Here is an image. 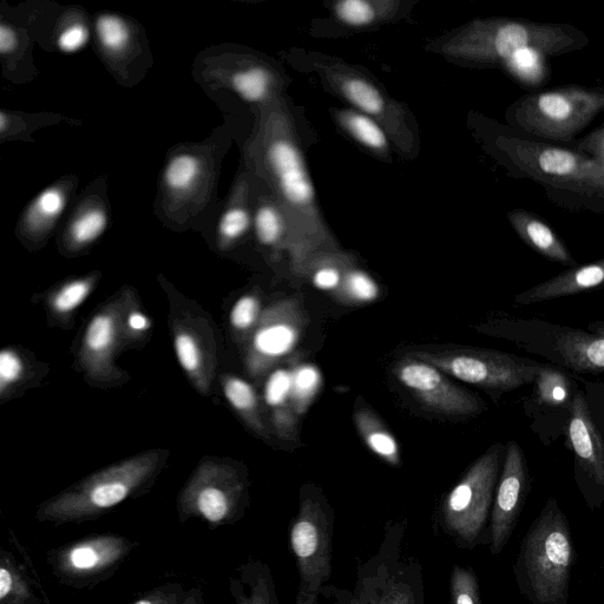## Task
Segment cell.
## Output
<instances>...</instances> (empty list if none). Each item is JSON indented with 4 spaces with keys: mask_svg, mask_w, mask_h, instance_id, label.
<instances>
[{
    "mask_svg": "<svg viewBox=\"0 0 604 604\" xmlns=\"http://www.w3.org/2000/svg\"><path fill=\"white\" fill-rule=\"evenodd\" d=\"M501 150L511 174L536 183L556 207L604 214V163L516 131L501 137Z\"/></svg>",
    "mask_w": 604,
    "mask_h": 604,
    "instance_id": "6da1fadb",
    "label": "cell"
},
{
    "mask_svg": "<svg viewBox=\"0 0 604 604\" xmlns=\"http://www.w3.org/2000/svg\"><path fill=\"white\" fill-rule=\"evenodd\" d=\"M166 461L167 453L148 451L97 471L39 505L37 521L55 527L96 521L117 505L142 495Z\"/></svg>",
    "mask_w": 604,
    "mask_h": 604,
    "instance_id": "7a4b0ae2",
    "label": "cell"
},
{
    "mask_svg": "<svg viewBox=\"0 0 604 604\" xmlns=\"http://www.w3.org/2000/svg\"><path fill=\"white\" fill-rule=\"evenodd\" d=\"M604 111V85L569 84L524 95L511 105L516 133L553 144L571 143Z\"/></svg>",
    "mask_w": 604,
    "mask_h": 604,
    "instance_id": "3957f363",
    "label": "cell"
},
{
    "mask_svg": "<svg viewBox=\"0 0 604 604\" xmlns=\"http://www.w3.org/2000/svg\"><path fill=\"white\" fill-rule=\"evenodd\" d=\"M248 501L245 472L235 464L206 459L181 490L176 509L181 523L200 520L218 529L240 522Z\"/></svg>",
    "mask_w": 604,
    "mask_h": 604,
    "instance_id": "277c9868",
    "label": "cell"
},
{
    "mask_svg": "<svg viewBox=\"0 0 604 604\" xmlns=\"http://www.w3.org/2000/svg\"><path fill=\"white\" fill-rule=\"evenodd\" d=\"M512 328L518 346L551 365L580 374L604 372V321L589 324L587 331L536 319L514 321Z\"/></svg>",
    "mask_w": 604,
    "mask_h": 604,
    "instance_id": "5b68a950",
    "label": "cell"
},
{
    "mask_svg": "<svg viewBox=\"0 0 604 604\" xmlns=\"http://www.w3.org/2000/svg\"><path fill=\"white\" fill-rule=\"evenodd\" d=\"M407 356L437 367L446 376L497 393L511 392L534 384L543 365L514 354L479 349L422 351L412 352Z\"/></svg>",
    "mask_w": 604,
    "mask_h": 604,
    "instance_id": "8992f818",
    "label": "cell"
},
{
    "mask_svg": "<svg viewBox=\"0 0 604 604\" xmlns=\"http://www.w3.org/2000/svg\"><path fill=\"white\" fill-rule=\"evenodd\" d=\"M573 549L566 521L547 508L528 535L524 567L531 592L541 604H556L567 595Z\"/></svg>",
    "mask_w": 604,
    "mask_h": 604,
    "instance_id": "52a82bcc",
    "label": "cell"
},
{
    "mask_svg": "<svg viewBox=\"0 0 604 604\" xmlns=\"http://www.w3.org/2000/svg\"><path fill=\"white\" fill-rule=\"evenodd\" d=\"M333 527L332 511L326 503L311 495L301 498L290 534L299 571L295 604H318L320 590L330 580Z\"/></svg>",
    "mask_w": 604,
    "mask_h": 604,
    "instance_id": "ba28073f",
    "label": "cell"
},
{
    "mask_svg": "<svg viewBox=\"0 0 604 604\" xmlns=\"http://www.w3.org/2000/svg\"><path fill=\"white\" fill-rule=\"evenodd\" d=\"M139 542L118 534L90 535L48 551L51 574L64 587L91 589L113 577Z\"/></svg>",
    "mask_w": 604,
    "mask_h": 604,
    "instance_id": "9c48e42d",
    "label": "cell"
},
{
    "mask_svg": "<svg viewBox=\"0 0 604 604\" xmlns=\"http://www.w3.org/2000/svg\"><path fill=\"white\" fill-rule=\"evenodd\" d=\"M504 453L505 446L492 445L446 497L445 528L465 542H474L487 523Z\"/></svg>",
    "mask_w": 604,
    "mask_h": 604,
    "instance_id": "30bf717a",
    "label": "cell"
},
{
    "mask_svg": "<svg viewBox=\"0 0 604 604\" xmlns=\"http://www.w3.org/2000/svg\"><path fill=\"white\" fill-rule=\"evenodd\" d=\"M307 321L305 307L298 297L280 299L266 307L246 350L249 376H265L287 357L299 343Z\"/></svg>",
    "mask_w": 604,
    "mask_h": 604,
    "instance_id": "8fae6325",
    "label": "cell"
},
{
    "mask_svg": "<svg viewBox=\"0 0 604 604\" xmlns=\"http://www.w3.org/2000/svg\"><path fill=\"white\" fill-rule=\"evenodd\" d=\"M131 293L124 292L94 315L87 326L78 352V361L90 380L97 384L123 382L124 372L115 356L124 336H128L127 318L133 304Z\"/></svg>",
    "mask_w": 604,
    "mask_h": 604,
    "instance_id": "7c38bea8",
    "label": "cell"
},
{
    "mask_svg": "<svg viewBox=\"0 0 604 604\" xmlns=\"http://www.w3.org/2000/svg\"><path fill=\"white\" fill-rule=\"evenodd\" d=\"M393 373L420 404L433 412L472 417L487 409L481 398L453 384L443 371L425 361L406 356L398 361Z\"/></svg>",
    "mask_w": 604,
    "mask_h": 604,
    "instance_id": "4fadbf2b",
    "label": "cell"
},
{
    "mask_svg": "<svg viewBox=\"0 0 604 604\" xmlns=\"http://www.w3.org/2000/svg\"><path fill=\"white\" fill-rule=\"evenodd\" d=\"M528 487L523 450L517 442L505 445L504 465L491 518V551L501 553L509 541Z\"/></svg>",
    "mask_w": 604,
    "mask_h": 604,
    "instance_id": "5bb4252c",
    "label": "cell"
},
{
    "mask_svg": "<svg viewBox=\"0 0 604 604\" xmlns=\"http://www.w3.org/2000/svg\"><path fill=\"white\" fill-rule=\"evenodd\" d=\"M567 437L577 465L604 488V430L584 391L576 392L571 405Z\"/></svg>",
    "mask_w": 604,
    "mask_h": 604,
    "instance_id": "9a60e30c",
    "label": "cell"
},
{
    "mask_svg": "<svg viewBox=\"0 0 604 604\" xmlns=\"http://www.w3.org/2000/svg\"><path fill=\"white\" fill-rule=\"evenodd\" d=\"M199 320L179 319L173 326L176 358L190 382L202 395H208L214 373V346H208V336Z\"/></svg>",
    "mask_w": 604,
    "mask_h": 604,
    "instance_id": "2e32d148",
    "label": "cell"
},
{
    "mask_svg": "<svg viewBox=\"0 0 604 604\" xmlns=\"http://www.w3.org/2000/svg\"><path fill=\"white\" fill-rule=\"evenodd\" d=\"M604 287V258L569 268L540 285L518 294L517 304L529 306L543 301L571 297Z\"/></svg>",
    "mask_w": 604,
    "mask_h": 604,
    "instance_id": "e0dca14e",
    "label": "cell"
},
{
    "mask_svg": "<svg viewBox=\"0 0 604 604\" xmlns=\"http://www.w3.org/2000/svg\"><path fill=\"white\" fill-rule=\"evenodd\" d=\"M508 219L518 238L544 259L569 268L579 266L560 235L540 215L516 208L511 210Z\"/></svg>",
    "mask_w": 604,
    "mask_h": 604,
    "instance_id": "ac0fdd59",
    "label": "cell"
},
{
    "mask_svg": "<svg viewBox=\"0 0 604 604\" xmlns=\"http://www.w3.org/2000/svg\"><path fill=\"white\" fill-rule=\"evenodd\" d=\"M268 156L286 200L294 206L311 205L314 189L299 150L290 142L277 141Z\"/></svg>",
    "mask_w": 604,
    "mask_h": 604,
    "instance_id": "d6986e66",
    "label": "cell"
},
{
    "mask_svg": "<svg viewBox=\"0 0 604 604\" xmlns=\"http://www.w3.org/2000/svg\"><path fill=\"white\" fill-rule=\"evenodd\" d=\"M229 592L235 604H280L271 569L253 558L235 569L229 579Z\"/></svg>",
    "mask_w": 604,
    "mask_h": 604,
    "instance_id": "ffe728a7",
    "label": "cell"
},
{
    "mask_svg": "<svg viewBox=\"0 0 604 604\" xmlns=\"http://www.w3.org/2000/svg\"><path fill=\"white\" fill-rule=\"evenodd\" d=\"M265 402L272 412V423L285 441L297 438L298 416L291 398V371L277 370L269 376L265 386Z\"/></svg>",
    "mask_w": 604,
    "mask_h": 604,
    "instance_id": "44dd1931",
    "label": "cell"
},
{
    "mask_svg": "<svg viewBox=\"0 0 604 604\" xmlns=\"http://www.w3.org/2000/svg\"><path fill=\"white\" fill-rule=\"evenodd\" d=\"M533 385L534 395L530 402L541 409L563 411L569 415L577 390L566 370L543 364Z\"/></svg>",
    "mask_w": 604,
    "mask_h": 604,
    "instance_id": "7402d4cb",
    "label": "cell"
},
{
    "mask_svg": "<svg viewBox=\"0 0 604 604\" xmlns=\"http://www.w3.org/2000/svg\"><path fill=\"white\" fill-rule=\"evenodd\" d=\"M0 604H42L28 571L10 551H0Z\"/></svg>",
    "mask_w": 604,
    "mask_h": 604,
    "instance_id": "603a6c76",
    "label": "cell"
},
{
    "mask_svg": "<svg viewBox=\"0 0 604 604\" xmlns=\"http://www.w3.org/2000/svg\"><path fill=\"white\" fill-rule=\"evenodd\" d=\"M353 422L360 437L372 452L390 465L398 466L400 464L399 445L396 438L392 436L376 413L369 407H361L354 412Z\"/></svg>",
    "mask_w": 604,
    "mask_h": 604,
    "instance_id": "cb8c5ba5",
    "label": "cell"
},
{
    "mask_svg": "<svg viewBox=\"0 0 604 604\" xmlns=\"http://www.w3.org/2000/svg\"><path fill=\"white\" fill-rule=\"evenodd\" d=\"M222 389L228 403L245 420L249 428L260 436H267V428L261 417L259 398L253 386L239 377L227 376L222 380Z\"/></svg>",
    "mask_w": 604,
    "mask_h": 604,
    "instance_id": "d4e9b609",
    "label": "cell"
},
{
    "mask_svg": "<svg viewBox=\"0 0 604 604\" xmlns=\"http://www.w3.org/2000/svg\"><path fill=\"white\" fill-rule=\"evenodd\" d=\"M548 58L542 52L525 49L518 51L503 67L522 87H542L549 80Z\"/></svg>",
    "mask_w": 604,
    "mask_h": 604,
    "instance_id": "484cf974",
    "label": "cell"
},
{
    "mask_svg": "<svg viewBox=\"0 0 604 604\" xmlns=\"http://www.w3.org/2000/svg\"><path fill=\"white\" fill-rule=\"evenodd\" d=\"M323 383L317 367L299 364L291 370V398L297 416L304 415L311 406Z\"/></svg>",
    "mask_w": 604,
    "mask_h": 604,
    "instance_id": "4316f807",
    "label": "cell"
},
{
    "mask_svg": "<svg viewBox=\"0 0 604 604\" xmlns=\"http://www.w3.org/2000/svg\"><path fill=\"white\" fill-rule=\"evenodd\" d=\"M94 280L80 279L68 282L52 295L50 307L58 317H68L88 299L93 291Z\"/></svg>",
    "mask_w": 604,
    "mask_h": 604,
    "instance_id": "83f0119b",
    "label": "cell"
},
{
    "mask_svg": "<svg viewBox=\"0 0 604 604\" xmlns=\"http://www.w3.org/2000/svg\"><path fill=\"white\" fill-rule=\"evenodd\" d=\"M379 295V287L369 275L364 272H347L339 290L334 297L351 304H364L376 300Z\"/></svg>",
    "mask_w": 604,
    "mask_h": 604,
    "instance_id": "f1b7e54d",
    "label": "cell"
},
{
    "mask_svg": "<svg viewBox=\"0 0 604 604\" xmlns=\"http://www.w3.org/2000/svg\"><path fill=\"white\" fill-rule=\"evenodd\" d=\"M65 196L61 190L51 188L44 190L38 196L29 213V225L34 229H41L54 222L65 208Z\"/></svg>",
    "mask_w": 604,
    "mask_h": 604,
    "instance_id": "f546056e",
    "label": "cell"
},
{
    "mask_svg": "<svg viewBox=\"0 0 604 604\" xmlns=\"http://www.w3.org/2000/svg\"><path fill=\"white\" fill-rule=\"evenodd\" d=\"M200 175V162L196 157L182 154L168 163L164 181L174 192H186Z\"/></svg>",
    "mask_w": 604,
    "mask_h": 604,
    "instance_id": "4dcf8cb0",
    "label": "cell"
},
{
    "mask_svg": "<svg viewBox=\"0 0 604 604\" xmlns=\"http://www.w3.org/2000/svg\"><path fill=\"white\" fill-rule=\"evenodd\" d=\"M365 594L371 604H417L410 587L395 580L366 581Z\"/></svg>",
    "mask_w": 604,
    "mask_h": 604,
    "instance_id": "1f68e13d",
    "label": "cell"
},
{
    "mask_svg": "<svg viewBox=\"0 0 604 604\" xmlns=\"http://www.w3.org/2000/svg\"><path fill=\"white\" fill-rule=\"evenodd\" d=\"M271 75L262 68H251L236 72L232 78L233 88L247 102H260L268 93Z\"/></svg>",
    "mask_w": 604,
    "mask_h": 604,
    "instance_id": "d6a6232c",
    "label": "cell"
},
{
    "mask_svg": "<svg viewBox=\"0 0 604 604\" xmlns=\"http://www.w3.org/2000/svg\"><path fill=\"white\" fill-rule=\"evenodd\" d=\"M261 314L259 298H256L255 295H245L240 298L235 302L231 317H229L233 331L240 337L252 336Z\"/></svg>",
    "mask_w": 604,
    "mask_h": 604,
    "instance_id": "836d02e7",
    "label": "cell"
},
{
    "mask_svg": "<svg viewBox=\"0 0 604 604\" xmlns=\"http://www.w3.org/2000/svg\"><path fill=\"white\" fill-rule=\"evenodd\" d=\"M107 223V214L102 209H90L72 223L71 238L77 245H89L100 238Z\"/></svg>",
    "mask_w": 604,
    "mask_h": 604,
    "instance_id": "e575fe53",
    "label": "cell"
},
{
    "mask_svg": "<svg viewBox=\"0 0 604 604\" xmlns=\"http://www.w3.org/2000/svg\"><path fill=\"white\" fill-rule=\"evenodd\" d=\"M344 93L349 101L364 111L366 114L378 115L384 109V100L379 91L370 83L363 80L346 81Z\"/></svg>",
    "mask_w": 604,
    "mask_h": 604,
    "instance_id": "d590c367",
    "label": "cell"
},
{
    "mask_svg": "<svg viewBox=\"0 0 604 604\" xmlns=\"http://www.w3.org/2000/svg\"><path fill=\"white\" fill-rule=\"evenodd\" d=\"M98 39L105 49L118 52L127 47L130 32L120 17L104 15L96 23Z\"/></svg>",
    "mask_w": 604,
    "mask_h": 604,
    "instance_id": "8d00e7d4",
    "label": "cell"
},
{
    "mask_svg": "<svg viewBox=\"0 0 604 604\" xmlns=\"http://www.w3.org/2000/svg\"><path fill=\"white\" fill-rule=\"evenodd\" d=\"M450 589L452 604H481L477 577L470 569L453 568Z\"/></svg>",
    "mask_w": 604,
    "mask_h": 604,
    "instance_id": "74e56055",
    "label": "cell"
},
{
    "mask_svg": "<svg viewBox=\"0 0 604 604\" xmlns=\"http://www.w3.org/2000/svg\"><path fill=\"white\" fill-rule=\"evenodd\" d=\"M347 129L356 139L372 149H383L387 140L384 131L369 117L359 114H350L345 117Z\"/></svg>",
    "mask_w": 604,
    "mask_h": 604,
    "instance_id": "f35d334b",
    "label": "cell"
},
{
    "mask_svg": "<svg viewBox=\"0 0 604 604\" xmlns=\"http://www.w3.org/2000/svg\"><path fill=\"white\" fill-rule=\"evenodd\" d=\"M255 231L261 244L277 245L282 234V222L277 210L262 207L255 215Z\"/></svg>",
    "mask_w": 604,
    "mask_h": 604,
    "instance_id": "ab89813d",
    "label": "cell"
},
{
    "mask_svg": "<svg viewBox=\"0 0 604 604\" xmlns=\"http://www.w3.org/2000/svg\"><path fill=\"white\" fill-rule=\"evenodd\" d=\"M23 374L24 363L18 353L10 349L0 352V396L2 398L19 383Z\"/></svg>",
    "mask_w": 604,
    "mask_h": 604,
    "instance_id": "60d3db41",
    "label": "cell"
},
{
    "mask_svg": "<svg viewBox=\"0 0 604 604\" xmlns=\"http://www.w3.org/2000/svg\"><path fill=\"white\" fill-rule=\"evenodd\" d=\"M340 21L352 26H364L373 22L376 12L364 0H343L336 5Z\"/></svg>",
    "mask_w": 604,
    "mask_h": 604,
    "instance_id": "b9f144b4",
    "label": "cell"
},
{
    "mask_svg": "<svg viewBox=\"0 0 604 604\" xmlns=\"http://www.w3.org/2000/svg\"><path fill=\"white\" fill-rule=\"evenodd\" d=\"M251 226V216L244 208H232L223 214L219 233L223 240L232 242L241 238Z\"/></svg>",
    "mask_w": 604,
    "mask_h": 604,
    "instance_id": "7bdbcfd3",
    "label": "cell"
},
{
    "mask_svg": "<svg viewBox=\"0 0 604 604\" xmlns=\"http://www.w3.org/2000/svg\"><path fill=\"white\" fill-rule=\"evenodd\" d=\"M188 590L180 583H167L143 594L139 600L131 604H183Z\"/></svg>",
    "mask_w": 604,
    "mask_h": 604,
    "instance_id": "ee69618b",
    "label": "cell"
},
{
    "mask_svg": "<svg viewBox=\"0 0 604 604\" xmlns=\"http://www.w3.org/2000/svg\"><path fill=\"white\" fill-rule=\"evenodd\" d=\"M89 37L87 26L82 24L71 25L59 35L58 49L65 52V54H75L87 45Z\"/></svg>",
    "mask_w": 604,
    "mask_h": 604,
    "instance_id": "f6af8a7d",
    "label": "cell"
},
{
    "mask_svg": "<svg viewBox=\"0 0 604 604\" xmlns=\"http://www.w3.org/2000/svg\"><path fill=\"white\" fill-rule=\"evenodd\" d=\"M347 273H343L337 266L323 265L314 269L311 274L312 284L321 291L336 293Z\"/></svg>",
    "mask_w": 604,
    "mask_h": 604,
    "instance_id": "bcb514c9",
    "label": "cell"
},
{
    "mask_svg": "<svg viewBox=\"0 0 604 604\" xmlns=\"http://www.w3.org/2000/svg\"><path fill=\"white\" fill-rule=\"evenodd\" d=\"M573 149L604 163V124L576 141Z\"/></svg>",
    "mask_w": 604,
    "mask_h": 604,
    "instance_id": "7dc6e473",
    "label": "cell"
},
{
    "mask_svg": "<svg viewBox=\"0 0 604 604\" xmlns=\"http://www.w3.org/2000/svg\"><path fill=\"white\" fill-rule=\"evenodd\" d=\"M149 328V320L146 315L137 311L136 308H131L127 318V332L129 334H140Z\"/></svg>",
    "mask_w": 604,
    "mask_h": 604,
    "instance_id": "c3c4849f",
    "label": "cell"
},
{
    "mask_svg": "<svg viewBox=\"0 0 604 604\" xmlns=\"http://www.w3.org/2000/svg\"><path fill=\"white\" fill-rule=\"evenodd\" d=\"M17 45V37L15 32L9 26H0V52L3 55H8L15 50Z\"/></svg>",
    "mask_w": 604,
    "mask_h": 604,
    "instance_id": "681fc988",
    "label": "cell"
},
{
    "mask_svg": "<svg viewBox=\"0 0 604 604\" xmlns=\"http://www.w3.org/2000/svg\"><path fill=\"white\" fill-rule=\"evenodd\" d=\"M183 604H206L205 597H203L202 589L199 587H193L188 590L187 596Z\"/></svg>",
    "mask_w": 604,
    "mask_h": 604,
    "instance_id": "f907efd6",
    "label": "cell"
},
{
    "mask_svg": "<svg viewBox=\"0 0 604 604\" xmlns=\"http://www.w3.org/2000/svg\"><path fill=\"white\" fill-rule=\"evenodd\" d=\"M351 604H369V601L366 600V597L361 596L359 599H354Z\"/></svg>",
    "mask_w": 604,
    "mask_h": 604,
    "instance_id": "816d5d0a",
    "label": "cell"
},
{
    "mask_svg": "<svg viewBox=\"0 0 604 604\" xmlns=\"http://www.w3.org/2000/svg\"><path fill=\"white\" fill-rule=\"evenodd\" d=\"M6 127V116L4 113L0 114V130L4 131Z\"/></svg>",
    "mask_w": 604,
    "mask_h": 604,
    "instance_id": "f5cc1de1",
    "label": "cell"
}]
</instances>
